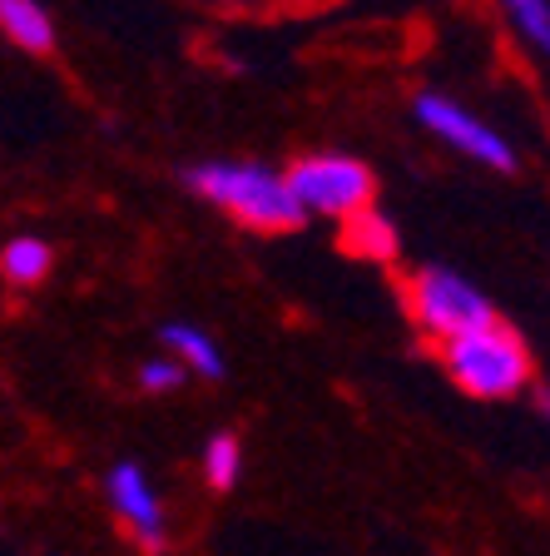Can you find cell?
I'll use <instances>...</instances> for the list:
<instances>
[{
	"label": "cell",
	"instance_id": "9c48e42d",
	"mask_svg": "<svg viewBox=\"0 0 550 556\" xmlns=\"http://www.w3.org/2000/svg\"><path fill=\"white\" fill-rule=\"evenodd\" d=\"M347 249L353 254H362V258H392L397 254V229H392V219L387 214H378V208L367 204V208H357L353 219H347Z\"/></svg>",
	"mask_w": 550,
	"mask_h": 556
},
{
	"label": "cell",
	"instance_id": "ba28073f",
	"mask_svg": "<svg viewBox=\"0 0 550 556\" xmlns=\"http://www.w3.org/2000/svg\"><path fill=\"white\" fill-rule=\"evenodd\" d=\"M159 343L169 348L174 358H183L194 372H204V378H223V353L214 348V338L199 333L194 324H164L159 328Z\"/></svg>",
	"mask_w": 550,
	"mask_h": 556
},
{
	"label": "cell",
	"instance_id": "5b68a950",
	"mask_svg": "<svg viewBox=\"0 0 550 556\" xmlns=\"http://www.w3.org/2000/svg\"><path fill=\"white\" fill-rule=\"evenodd\" d=\"M417 119H422L426 129H432L436 139H447L451 150H461L466 160L476 164H491V169H516V154H511V144H506L501 135H496L491 125H482V119L471 115V110H461L457 100H447V94H417Z\"/></svg>",
	"mask_w": 550,
	"mask_h": 556
},
{
	"label": "cell",
	"instance_id": "52a82bcc",
	"mask_svg": "<svg viewBox=\"0 0 550 556\" xmlns=\"http://www.w3.org/2000/svg\"><path fill=\"white\" fill-rule=\"evenodd\" d=\"M0 30L21 50H35V55L55 46V21H50L40 0H0Z\"/></svg>",
	"mask_w": 550,
	"mask_h": 556
},
{
	"label": "cell",
	"instance_id": "7c38bea8",
	"mask_svg": "<svg viewBox=\"0 0 550 556\" xmlns=\"http://www.w3.org/2000/svg\"><path fill=\"white\" fill-rule=\"evenodd\" d=\"M501 11L516 21V30L530 46L550 55V0H501Z\"/></svg>",
	"mask_w": 550,
	"mask_h": 556
},
{
	"label": "cell",
	"instance_id": "6da1fadb",
	"mask_svg": "<svg viewBox=\"0 0 550 556\" xmlns=\"http://www.w3.org/2000/svg\"><path fill=\"white\" fill-rule=\"evenodd\" d=\"M189 189L208 204L229 208L233 219H243L248 229H264V233H283V229H298L308 219V208L298 204L287 174H273L264 164H233V160H214V164H194L183 174Z\"/></svg>",
	"mask_w": 550,
	"mask_h": 556
},
{
	"label": "cell",
	"instance_id": "5bb4252c",
	"mask_svg": "<svg viewBox=\"0 0 550 556\" xmlns=\"http://www.w3.org/2000/svg\"><path fill=\"white\" fill-rule=\"evenodd\" d=\"M536 413L550 422V388H540V393H536Z\"/></svg>",
	"mask_w": 550,
	"mask_h": 556
},
{
	"label": "cell",
	"instance_id": "8992f818",
	"mask_svg": "<svg viewBox=\"0 0 550 556\" xmlns=\"http://www.w3.org/2000/svg\"><path fill=\"white\" fill-rule=\"evenodd\" d=\"M104 497H110V507L135 527L144 552H164V546H169V536H164V507H159V497H154V486L139 463L110 467V472H104Z\"/></svg>",
	"mask_w": 550,
	"mask_h": 556
},
{
	"label": "cell",
	"instance_id": "7a4b0ae2",
	"mask_svg": "<svg viewBox=\"0 0 550 556\" xmlns=\"http://www.w3.org/2000/svg\"><path fill=\"white\" fill-rule=\"evenodd\" d=\"M447 372L471 397H516L530 382V353L511 328L491 324L447 343Z\"/></svg>",
	"mask_w": 550,
	"mask_h": 556
},
{
	"label": "cell",
	"instance_id": "3957f363",
	"mask_svg": "<svg viewBox=\"0 0 550 556\" xmlns=\"http://www.w3.org/2000/svg\"><path fill=\"white\" fill-rule=\"evenodd\" d=\"M407 299H412V318L422 324V333L442 338V343L496 324L486 293L471 289L466 278L451 274V268H442V264L417 268L412 283H407Z\"/></svg>",
	"mask_w": 550,
	"mask_h": 556
},
{
	"label": "cell",
	"instance_id": "8fae6325",
	"mask_svg": "<svg viewBox=\"0 0 550 556\" xmlns=\"http://www.w3.org/2000/svg\"><path fill=\"white\" fill-rule=\"evenodd\" d=\"M239 467H243L239 438H233V432H214V438H208V447H204V477H208V486L229 492V486L239 482Z\"/></svg>",
	"mask_w": 550,
	"mask_h": 556
},
{
	"label": "cell",
	"instance_id": "30bf717a",
	"mask_svg": "<svg viewBox=\"0 0 550 556\" xmlns=\"http://www.w3.org/2000/svg\"><path fill=\"white\" fill-rule=\"evenodd\" d=\"M50 264H55V249L46 239H35V233H21V239L0 249V268H5L11 283H40L50 274Z\"/></svg>",
	"mask_w": 550,
	"mask_h": 556
},
{
	"label": "cell",
	"instance_id": "9a60e30c",
	"mask_svg": "<svg viewBox=\"0 0 550 556\" xmlns=\"http://www.w3.org/2000/svg\"><path fill=\"white\" fill-rule=\"evenodd\" d=\"M214 5H233V11H243V5H268V0H214Z\"/></svg>",
	"mask_w": 550,
	"mask_h": 556
},
{
	"label": "cell",
	"instance_id": "277c9868",
	"mask_svg": "<svg viewBox=\"0 0 550 556\" xmlns=\"http://www.w3.org/2000/svg\"><path fill=\"white\" fill-rule=\"evenodd\" d=\"M287 185L308 214H333V219H353L357 208H367L378 194L372 169L353 154H303L287 169Z\"/></svg>",
	"mask_w": 550,
	"mask_h": 556
},
{
	"label": "cell",
	"instance_id": "4fadbf2b",
	"mask_svg": "<svg viewBox=\"0 0 550 556\" xmlns=\"http://www.w3.org/2000/svg\"><path fill=\"white\" fill-rule=\"evenodd\" d=\"M179 382H183V363H174V358H150L139 368V388L144 393H174Z\"/></svg>",
	"mask_w": 550,
	"mask_h": 556
}]
</instances>
